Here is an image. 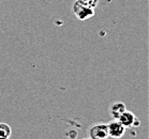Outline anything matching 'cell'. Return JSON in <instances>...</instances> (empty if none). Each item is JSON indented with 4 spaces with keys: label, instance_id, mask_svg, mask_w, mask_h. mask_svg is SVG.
<instances>
[{
    "label": "cell",
    "instance_id": "obj_1",
    "mask_svg": "<svg viewBox=\"0 0 149 139\" xmlns=\"http://www.w3.org/2000/svg\"><path fill=\"white\" fill-rule=\"evenodd\" d=\"M72 11L74 13L75 17L79 21H88L95 15V8L88 7L86 4L81 3L79 0H76L73 6H72Z\"/></svg>",
    "mask_w": 149,
    "mask_h": 139
},
{
    "label": "cell",
    "instance_id": "obj_2",
    "mask_svg": "<svg viewBox=\"0 0 149 139\" xmlns=\"http://www.w3.org/2000/svg\"><path fill=\"white\" fill-rule=\"evenodd\" d=\"M88 137L90 139H107L109 131L106 123H95L88 129Z\"/></svg>",
    "mask_w": 149,
    "mask_h": 139
},
{
    "label": "cell",
    "instance_id": "obj_3",
    "mask_svg": "<svg viewBox=\"0 0 149 139\" xmlns=\"http://www.w3.org/2000/svg\"><path fill=\"white\" fill-rule=\"evenodd\" d=\"M109 137L114 139H120L123 137L125 133V127L118 121V119H114L113 121L107 123Z\"/></svg>",
    "mask_w": 149,
    "mask_h": 139
},
{
    "label": "cell",
    "instance_id": "obj_4",
    "mask_svg": "<svg viewBox=\"0 0 149 139\" xmlns=\"http://www.w3.org/2000/svg\"><path fill=\"white\" fill-rule=\"evenodd\" d=\"M118 121L125 126V129H130L133 126L139 125V119L136 118V115L132 111H128V110H125L121 115H119Z\"/></svg>",
    "mask_w": 149,
    "mask_h": 139
},
{
    "label": "cell",
    "instance_id": "obj_5",
    "mask_svg": "<svg viewBox=\"0 0 149 139\" xmlns=\"http://www.w3.org/2000/svg\"><path fill=\"white\" fill-rule=\"evenodd\" d=\"M125 110H127V108H125V103H122V102L114 103V104H112V105H111V108H109L111 115H112L114 119H118L119 115H121Z\"/></svg>",
    "mask_w": 149,
    "mask_h": 139
},
{
    "label": "cell",
    "instance_id": "obj_6",
    "mask_svg": "<svg viewBox=\"0 0 149 139\" xmlns=\"http://www.w3.org/2000/svg\"><path fill=\"white\" fill-rule=\"evenodd\" d=\"M12 133L11 126L7 123H0V139H9Z\"/></svg>",
    "mask_w": 149,
    "mask_h": 139
},
{
    "label": "cell",
    "instance_id": "obj_7",
    "mask_svg": "<svg viewBox=\"0 0 149 139\" xmlns=\"http://www.w3.org/2000/svg\"><path fill=\"white\" fill-rule=\"evenodd\" d=\"M79 1H81V3H84L91 8H95L99 3V0H79Z\"/></svg>",
    "mask_w": 149,
    "mask_h": 139
},
{
    "label": "cell",
    "instance_id": "obj_8",
    "mask_svg": "<svg viewBox=\"0 0 149 139\" xmlns=\"http://www.w3.org/2000/svg\"><path fill=\"white\" fill-rule=\"evenodd\" d=\"M85 139H90V138H89V137H88V138H85Z\"/></svg>",
    "mask_w": 149,
    "mask_h": 139
}]
</instances>
